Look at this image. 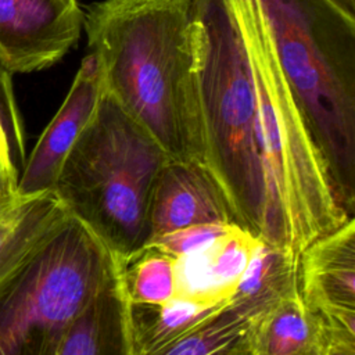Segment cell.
Returning <instances> with one entry per match:
<instances>
[{
    "label": "cell",
    "instance_id": "cell-1",
    "mask_svg": "<svg viewBox=\"0 0 355 355\" xmlns=\"http://www.w3.org/2000/svg\"><path fill=\"white\" fill-rule=\"evenodd\" d=\"M204 164L234 220L300 255L343 225L324 161L276 60L255 0H196Z\"/></svg>",
    "mask_w": 355,
    "mask_h": 355
},
{
    "label": "cell",
    "instance_id": "cell-2",
    "mask_svg": "<svg viewBox=\"0 0 355 355\" xmlns=\"http://www.w3.org/2000/svg\"><path fill=\"white\" fill-rule=\"evenodd\" d=\"M83 31L101 90L171 159L204 162L196 0H98Z\"/></svg>",
    "mask_w": 355,
    "mask_h": 355
},
{
    "label": "cell",
    "instance_id": "cell-3",
    "mask_svg": "<svg viewBox=\"0 0 355 355\" xmlns=\"http://www.w3.org/2000/svg\"><path fill=\"white\" fill-rule=\"evenodd\" d=\"M344 212L355 214V19L327 0H257Z\"/></svg>",
    "mask_w": 355,
    "mask_h": 355
},
{
    "label": "cell",
    "instance_id": "cell-4",
    "mask_svg": "<svg viewBox=\"0 0 355 355\" xmlns=\"http://www.w3.org/2000/svg\"><path fill=\"white\" fill-rule=\"evenodd\" d=\"M168 159L155 139L101 90L53 191L114 258L125 259L148 243L153 191Z\"/></svg>",
    "mask_w": 355,
    "mask_h": 355
},
{
    "label": "cell",
    "instance_id": "cell-5",
    "mask_svg": "<svg viewBox=\"0 0 355 355\" xmlns=\"http://www.w3.org/2000/svg\"><path fill=\"white\" fill-rule=\"evenodd\" d=\"M112 266L114 257L101 241L69 216L0 290V355H55L67 329Z\"/></svg>",
    "mask_w": 355,
    "mask_h": 355
},
{
    "label": "cell",
    "instance_id": "cell-6",
    "mask_svg": "<svg viewBox=\"0 0 355 355\" xmlns=\"http://www.w3.org/2000/svg\"><path fill=\"white\" fill-rule=\"evenodd\" d=\"M82 31L78 0H0V68L10 75L49 68Z\"/></svg>",
    "mask_w": 355,
    "mask_h": 355
},
{
    "label": "cell",
    "instance_id": "cell-7",
    "mask_svg": "<svg viewBox=\"0 0 355 355\" xmlns=\"http://www.w3.org/2000/svg\"><path fill=\"white\" fill-rule=\"evenodd\" d=\"M300 294L333 338L355 340V218L313 240L298 257Z\"/></svg>",
    "mask_w": 355,
    "mask_h": 355
},
{
    "label": "cell",
    "instance_id": "cell-8",
    "mask_svg": "<svg viewBox=\"0 0 355 355\" xmlns=\"http://www.w3.org/2000/svg\"><path fill=\"white\" fill-rule=\"evenodd\" d=\"M232 223L236 220L229 201L204 162H165L153 191L148 243L191 226Z\"/></svg>",
    "mask_w": 355,
    "mask_h": 355
},
{
    "label": "cell",
    "instance_id": "cell-9",
    "mask_svg": "<svg viewBox=\"0 0 355 355\" xmlns=\"http://www.w3.org/2000/svg\"><path fill=\"white\" fill-rule=\"evenodd\" d=\"M101 96L96 58L87 53L73 78L67 97L31 153L17 191L22 194L53 190L61 166L75 140L94 114Z\"/></svg>",
    "mask_w": 355,
    "mask_h": 355
},
{
    "label": "cell",
    "instance_id": "cell-10",
    "mask_svg": "<svg viewBox=\"0 0 355 355\" xmlns=\"http://www.w3.org/2000/svg\"><path fill=\"white\" fill-rule=\"evenodd\" d=\"M69 212L53 190L0 200V290L43 250Z\"/></svg>",
    "mask_w": 355,
    "mask_h": 355
},
{
    "label": "cell",
    "instance_id": "cell-11",
    "mask_svg": "<svg viewBox=\"0 0 355 355\" xmlns=\"http://www.w3.org/2000/svg\"><path fill=\"white\" fill-rule=\"evenodd\" d=\"M259 243L239 225L176 258V297L220 304L229 298Z\"/></svg>",
    "mask_w": 355,
    "mask_h": 355
},
{
    "label": "cell",
    "instance_id": "cell-12",
    "mask_svg": "<svg viewBox=\"0 0 355 355\" xmlns=\"http://www.w3.org/2000/svg\"><path fill=\"white\" fill-rule=\"evenodd\" d=\"M55 355H136L129 301L115 258L96 295L67 329Z\"/></svg>",
    "mask_w": 355,
    "mask_h": 355
},
{
    "label": "cell",
    "instance_id": "cell-13",
    "mask_svg": "<svg viewBox=\"0 0 355 355\" xmlns=\"http://www.w3.org/2000/svg\"><path fill=\"white\" fill-rule=\"evenodd\" d=\"M330 343L326 319L300 293L277 301L251 324L252 355H326Z\"/></svg>",
    "mask_w": 355,
    "mask_h": 355
},
{
    "label": "cell",
    "instance_id": "cell-14",
    "mask_svg": "<svg viewBox=\"0 0 355 355\" xmlns=\"http://www.w3.org/2000/svg\"><path fill=\"white\" fill-rule=\"evenodd\" d=\"M298 257L259 241L229 298V305L255 319L277 301L300 293Z\"/></svg>",
    "mask_w": 355,
    "mask_h": 355
},
{
    "label": "cell",
    "instance_id": "cell-15",
    "mask_svg": "<svg viewBox=\"0 0 355 355\" xmlns=\"http://www.w3.org/2000/svg\"><path fill=\"white\" fill-rule=\"evenodd\" d=\"M227 305L229 302L211 304L180 297L165 304H129L136 355H148L162 348Z\"/></svg>",
    "mask_w": 355,
    "mask_h": 355
},
{
    "label": "cell",
    "instance_id": "cell-16",
    "mask_svg": "<svg viewBox=\"0 0 355 355\" xmlns=\"http://www.w3.org/2000/svg\"><path fill=\"white\" fill-rule=\"evenodd\" d=\"M254 318L227 305L212 318L148 355H252Z\"/></svg>",
    "mask_w": 355,
    "mask_h": 355
},
{
    "label": "cell",
    "instance_id": "cell-17",
    "mask_svg": "<svg viewBox=\"0 0 355 355\" xmlns=\"http://www.w3.org/2000/svg\"><path fill=\"white\" fill-rule=\"evenodd\" d=\"M116 262L129 304L154 305L176 298L175 257L147 245Z\"/></svg>",
    "mask_w": 355,
    "mask_h": 355
},
{
    "label": "cell",
    "instance_id": "cell-18",
    "mask_svg": "<svg viewBox=\"0 0 355 355\" xmlns=\"http://www.w3.org/2000/svg\"><path fill=\"white\" fill-rule=\"evenodd\" d=\"M17 114L14 104L10 73L0 68V200L17 193L18 173L12 161V148L17 147L10 141L8 128L6 126V116ZM22 154L24 150L18 148Z\"/></svg>",
    "mask_w": 355,
    "mask_h": 355
},
{
    "label": "cell",
    "instance_id": "cell-19",
    "mask_svg": "<svg viewBox=\"0 0 355 355\" xmlns=\"http://www.w3.org/2000/svg\"><path fill=\"white\" fill-rule=\"evenodd\" d=\"M234 225V223H232ZM232 225H198L180 229L151 240L147 245L157 247L166 254L179 258L205 245ZM237 225V223H236ZM146 245V247H147Z\"/></svg>",
    "mask_w": 355,
    "mask_h": 355
},
{
    "label": "cell",
    "instance_id": "cell-20",
    "mask_svg": "<svg viewBox=\"0 0 355 355\" xmlns=\"http://www.w3.org/2000/svg\"><path fill=\"white\" fill-rule=\"evenodd\" d=\"M326 355H355V341L331 338Z\"/></svg>",
    "mask_w": 355,
    "mask_h": 355
},
{
    "label": "cell",
    "instance_id": "cell-21",
    "mask_svg": "<svg viewBox=\"0 0 355 355\" xmlns=\"http://www.w3.org/2000/svg\"><path fill=\"white\" fill-rule=\"evenodd\" d=\"M336 8H338L343 14L355 19V0H327Z\"/></svg>",
    "mask_w": 355,
    "mask_h": 355
}]
</instances>
